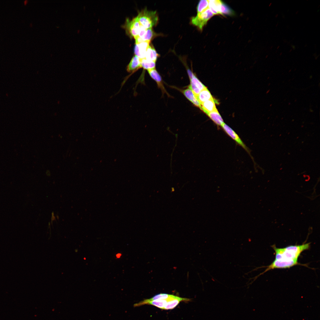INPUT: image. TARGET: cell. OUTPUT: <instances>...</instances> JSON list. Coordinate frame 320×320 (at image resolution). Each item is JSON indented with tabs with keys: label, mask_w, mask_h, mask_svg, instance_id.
Returning a JSON list of instances; mask_svg holds the SVG:
<instances>
[{
	"label": "cell",
	"mask_w": 320,
	"mask_h": 320,
	"mask_svg": "<svg viewBox=\"0 0 320 320\" xmlns=\"http://www.w3.org/2000/svg\"><path fill=\"white\" fill-rule=\"evenodd\" d=\"M310 243L301 245H290L283 248H277L275 245L271 247L275 252V260H297L301 253L308 249Z\"/></svg>",
	"instance_id": "cell-1"
},
{
	"label": "cell",
	"mask_w": 320,
	"mask_h": 320,
	"mask_svg": "<svg viewBox=\"0 0 320 320\" xmlns=\"http://www.w3.org/2000/svg\"><path fill=\"white\" fill-rule=\"evenodd\" d=\"M136 17L140 24L146 29L156 25L158 21L156 12L146 9L140 12Z\"/></svg>",
	"instance_id": "cell-2"
},
{
	"label": "cell",
	"mask_w": 320,
	"mask_h": 320,
	"mask_svg": "<svg viewBox=\"0 0 320 320\" xmlns=\"http://www.w3.org/2000/svg\"><path fill=\"white\" fill-rule=\"evenodd\" d=\"M214 15L209 8L203 12L197 13L196 16L191 19L192 23L202 31L208 21Z\"/></svg>",
	"instance_id": "cell-3"
},
{
	"label": "cell",
	"mask_w": 320,
	"mask_h": 320,
	"mask_svg": "<svg viewBox=\"0 0 320 320\" xmlns=\"http://www.w3.org/2000/svg\"><path fill=\"white\" fill-rule=\"evenodd\" d=\"M297 265H304L299 263L297 260H285L275 259L270 265L265 267L266 268L262 274L274 269L289 268Z\"/></svg>",
	"instance_id": "cell-4"
},
{
	"label": "cell",
	"mask_w": 320,
	"mask_h": 320,
	"mask_svg": "<svg viewBox=\"0 0 320 320\" xmlns=\"http://www.w3.org/2000/svg\"><path fill=\"white\" fill-rule=\"evenodd\" d=\"M140 26L141 25L136 17L131 20L127 19L124 27L127 33L130 37L135 39L138 36Z\"/></svg>",
	"instance_id": "cell-5"
},
{
	"label": "cell",
	"mask_w": 320,
	"mask_h": 320,
	"mask_svg": "<svg viewBox=\"0 0 320 320\" xmlns=\"http://www.w3.org/2000/svg\"><path fill=\"white\" fill-rule=\"evenodd\" d=\"M221 126L224 132L230 137L246 151H248L247 147L239 135L233 129L225 123L223 124Z\"/></svg>",
	"instance_id": "cell-6"
},
{
	"label": "cell",
	"mask_w": 320,
	"mask_h": 320,
	"mask_svg": "<svg viewBox=\"0 0 320 320\" xmlns=\"http://www.w3.org/2000/svg\"><path fill=\"white\" fill-rule=\"evenodd\" d=\"M191 299L189 298L181 297L171 295L163 309H172L177 306L181 302H188Z\"/></svg>",
	"instance_id": "cell-7"
},
{
	"label": "cell",
	"mask_w": 320,
	"mask_h": 320,
	"mask_svg": "<svg viewBox=\"0 0 320 320\" xmlns=\"http://www.w3.org/2000/svg\"><path fill=\"white\" fill-rule=\"evenodd\" d=\"M150 42L143 41L136 44L134 51L135 55L140 59L145 58L146 52L149 45Z\"/></svg>",
	"instance_id": "cell-8"
},
{
	"label": "cell",
	"mask_w": 320,
	"mask_h": 320,
	"mask_svg": "<svg viewBox=\"0 0 320 320\" xmlns=\"http://www.w3.org/2000/svg\"><path fill=\"white\" fill-rule=\"evenodd\" d=\"M206 87L194 75L190 79L189 88L196 97L200 92Z\"/></svg>",
	"instance_id": "cell-9"
},
{
	"label": "cell",
	"mask_w": 320,
	"mask_h": 320,
	"mask_svg": "<svg viewBox=\"0 0 320 320\" xmlns=\"http://www.w3.org/2000/svg\"><path fill=\"white\" fill-rule=\"evenodd\" d=\"M141 68L140 59L136 55H135L128 65L127 70L129 72L133 73Z\"/></svg>",
	"instance_id": "cell-10"
},
{
	"label": "cell",
	"mask_w": 320,
	"mask_h": 320,
	"mask_svg": "<svg viewBox=\"0 0 320 320\" xmlns=\"http://www.w3.org/2000/svg\"><path fill=\"white\" fill-rule=\"evenodd\" d=\"M208 1L209 8L214 15H221L220 7L223 2L219 0H209Z\"/></svg>",
	"instance_id": "cell-11"
},
{
	"label": "cell",
	"mask_w": 320,
	"mask_h": 320,
	"mask_svg": "<svg viewBox=\"0 0 320 320\" xmlns=\"http://www.w3.org/2000/svg\"><path fill=\"white\" fill-rule=\"evenodd\" d=\"M201 105V109L207 114L217 109L213 98L204 102Z\"/></svg>",
	"instance_id": "cell-12"
},
{
	"label": "cell",
	"mask_w": 320,
	"mask_h": 320,
	"mask_svg": "<svg viewBox=\"0 0 320 320\" xmlns=\"http://www.w3.org/2000/svg\"><path fill=\"white\" fill-rule=\"evenodd\" d=\"M183 93L185 97L194 105L201 108V105L197 97L189 88L184 90L183 91Z\"/></svg>",
	"instance_id": "cell-13"
},
{
	"label": "cell",
	"mask_w": 320,
	"mask_h": 320,
	"mask_svg": "<svg viewBox=\"0 0 320 320\" xmlns=\"http://www.w3.org/2000/svg\"><path fill=\"white\" fill-rule=\"evenodd\" d=\"M197 98L200 105L207 100L213 99L210 92L206 87L200 92Z\"/></svg>",
	"instance_id": "cell-14"
},
{
	"label": "cell",
	"mask_w": 320,
	"mask_h": 320,
	"mask_svg": "<svg viewBox=\"0 0 320 320\" xmlns=\"http://www.w3.org/2000/svg\"><path fill=\"white\" fill-rule=\"evenodd\" d=\"M154 36V33L151 28L147 29L144 35L141 37H137L135 39V44L139 43L143 41L150 42Z\"/></svg>",
	"instance_id": "cell-15"
},
{
	"label": "cell",
	"mask_w": 320,
	"mask_h": 320,
	"mask_svg": "<svg viewBox=\"0 0 320 320\" xmlns=\"http://www.w3.org/2000/svg\"><path fill=\"white\" fill-rule=\"evenodd\" d=\"M148 71L151 76L157 82L159 87L161 88L164 92L165 91L162 83L161 77L155 68L148 70Z\"/></svg>",
	"instance_id": "cell-16"
},
{
	"label": "cell",
	"mask_w": 320,
	"mask_h": 320,
	"mask_svg": "<svg viewBox=\"0 0 320 320\" xmlns=\"http://www.w3.org/2000/svg\"><path fill=\"white\" fill-rule=\"evenodd\" d=\"M207 115L218 125L221 126L224 123L217 109L209 113Z\"/></svg>",
	"instance_id": "cell-17"
},
{
	"label": "cell",
	"mask_w": 320,
	"mask_h": 320,
	"mask_svg": "<svg viewBox=\"0 0 320 320\" xmlns=\"http://www.w3.org/2000/svg\"><path fill=\"white\" fill-rule=\"evenodd\" d=\"M159 56L154 48L151 45H149L146 52L145 58L156 62Z\"/></svg>",
	"instance_id": "cell-18"
},
{
	"label": "cell",
	"mask_w": 320,
	"mask_h": 320,
	"mask_svg": "<svg viewBox=\"0 0 320 320\" xmlns=\"http://www.w3.org/2000/svg\"><path fill=\"white\" fill-rule=\"evenodd\" d=\"M142 68L147 70L155 68L156 62L147 60L145 58L140 59Z\"/></svg>",
	"instance_id": "cell-19"
},
{
	"label": "cell",
	"mask_w": 320,
	"mask_h": 320,
	"mask_svg": "<svg viewBox=\"0 0 320 320\" xmlns=\"http://www.w3.org/2000/svg\"><path fill=\"white\" fill-rule=\"evenodd\" d=\"M169 297L168 299H166L156 300H154L147 303L146 304L152 305L159 308L163 309L164 307L167 303Z\"/></svg>",
	"instance_id": "cell-20"
},
{
	"label": "cell",
	"mask_w": 320,
	"mask_h": 320,
	"mask_svg": "<svg viewBox=\"0 0 320 320\" xmlns=\"http://www.w3.org/2000/svg\"><path fill=\"white\" fill-rule=\"evenodd\" d=\"M208 8H209L208 0H200L199 3L197 8V13H201Z\"/></svg>",
	"instance_id": "cell-21"
},
{
	"label": "cell",
	"mask_w": 320,
	"mask_h": 320,
	"mask_svg": "<svg viewBox=\"0 0 320 320\" xmlns=\"http://www.w3.org/2000/svg\"><path fill=\"white\" fill-rule=\"evenodd\" d=\"M221 15H232L234 14L233 10L223 2H222L220 7Z\"/></svg>",
	"instance_id": "cell-22"
},
{
	"label": "cell",
	"mask_w": 320,
	"mask_h": 320,
	"mask_svg": "<svg viewBox=\"0 0 320 320\" xmlns=\"http://www.w3.org/2000/svg\"><path fill=\"white\" fill-rule=\"evenodd\" d=\"M187 72L190 79L194 76V75L190 70L188 69Z\"/></svg>",
	"instance_id": "cell-23"
},
{
	"label": "cell",
	"mask_w": 320,
	"mask_h": 320,
	"mask_svg": "<svg viewBox=\"0 0 320 320\" xmlns=\"http://www.w3.org/2000/svg\"><path fill=\"white\" fill-rule=\"evenodd\" d=\"M28 2V0H25V1H24V4L25 5H26L27 4Z\"/></svg>",
	"instance_id": "cell-24"
},
{
	"label": "cell",
	"mask_w": 320,
	"mask_h": 320,
	"mask_svg": "<svg viewBox=\"0 0 320 320\" xmlns=\"http://www.w3.org/2000/svg\"><path fill=\"white\" fill-rule=\"evenodd\" d=\"M292 48L293 49H295V47L294 45L292 46Z\"/></svg>",
	"instance_id": "cell-25"
},
{
	"label": "cell",
	"mask_w": 320,
	"mask_h": 320,
	"mask_svg": "<svg viewBox=\"0 0 320 320\" xmlns=\"http://www.w3.org/2000/svg\"><path fill=\"white\" fill-rule=\"evenodd\" d=\"M278 14H276V15H275V17H276V18H277V17H278Z\"/></svg>",
	"instance_id": "cell-26"
},
{
	"label": "cell",
	"mask_w": 320,
	"mask_h": 320,
	"mask_svg": "<svg viewBox=\"0 0 320 320\" xmlns=\"http://www.w3.org/2000/svg\"><path fill=\"white\" fill-rule=\"evenodd\" d=\"M272 4V3H270V4H269V5H268V6L269 7H270L271 6V4Z\"/></svg>",
	"instance_id": "cell-27"
},
{
	"label": "cell",
	"mask_w": 320,
	"mask_h": 320,
	"mask_svg": "<svg viewBox=\"0 0 320 320\" xmlns=\"http://www.w3.org/2000/svg\"><path fill=\"white\" fill-rule=\"evenodd\" d=\"M269 91H270V89H269V90H268V91H267V92L266 93V94L268 93Z\"/></svg>",
	"instance_id": "cell-28"
},
{
	"label": "cell",
	"mask_w": 320,
	"mask_h": 320,
	"mask_svg": "<svg viewBox=\"0 0 320 320\" xmlns=\"http://www.w3.org/2000/svg\"><path fill=\"white\" fill-rule=\"evenodd\" d=\"M298 12H299V11H297V12H296L295 13V14H297V13H298Z\"/></svg>",
	"instance_id": "cell-29"
},
{
	"label": "cell",
	"mask_w": 320,
	"mask_h": 320,
	"mask_svg": "<svg viewBox=\"0 0 320 320\" xmlns=\"http://www.w3.org/2000/svg\"><path fill=\"white\" fill-rule=\"evenodd\" d=\"M268 55H266V56H265V58H267L268 57Z\"/></svg>",
	"instance_id": "cell-30"
},
{
	"label": "cell",
	"mask_w": 320,
	"mask_h": 320,
	"mask_svg": "<svg viewBox=\"0 0 320 320\" xmlns=\"http://www.w3.org/2000/svg\"><path fill=\"white\" fill-rule=\"evenodd\" d=\"M279 47H280V46H278V47H277V49H279Z\"/></svg>",
	"instance_id": "cell-31"
},
{
	"label": "cell",
	"mask_w": 320,
	"mask_h": 320,
	"mask_svg": "<svg viewBox=\"0 0 320 320\" xmlns=\"http://www.w3.org/2000/svg\"><path fill=\"white\" fill-rule=\"evenodd\" d=\"M282 52H281L280 54V55H282Z\"/></svg>",
	"instance_id": "cell-32"
},
{
	"label": "cell",
	"mask_w": 320,
	"mask_h": 320,
	"mask_svg": "<svg viewBox=\"0 0 320 320\" xmlns=\"http://www.w3.org/2000/svg\"><path fill=\"white\" fill-rule=\"evenodd\" d=\"M292 51V49H290V51H289V52H291Z\"/></svg>",
	"instance_id": "cell-33"
},
{
	"label": "cell",
	"mask_w": 320,
	"mask_h": 320,
	"mask_svg": "<svg viewBox=\"0 0 320 320\" xmlns=\"http://www.w3.org/2000/svg\"><path fill=\"white\" fill-rule=\"evenodd\" d=\"M278 25V23H277V24H276V27H277V25Z\"/></svg>",
	"instance_id": "cell-34"
},
{
	"label": "cell",
	"mask_w": 320,
	"mask_h": 320,
	"mask_svg": "<svg viewBox=\"0 0 320 320\" xmlns=\"http://www.w3.org/2000/svg\"><path fill=\"white\" fill-rule=\"evenodd\" d=\"M272 47H273V46H271V48H270V49H271V48H272Z\"/></svg>",
	"instance_id": "cell-35"
},
{
	"label": "cell",
	"mask_w": 320,
	"mask_h": 320,
	"mask_svg": "<svg viewBox=\"0 0 320 320\" xmlns=\"http://www.w3.org/2000/svg\"><path fill=\"white\" fill-rule=\"evenodd\" d=\"M320 6V5H319V6H318V8H319V7Z\"/></svg>",
	"instance_id": "cell-36"
},
{
	"label": "cell",
	"mask_w": 320,
	"mask_h": 320,
	"mask_svg": "<svg viewBox=\"0 0 320 320\" xmlns=\"http://www.w3.org/2000/svg\"><path fill=\"white\" fill-rule=\"evenodd\" d=\"M307 46V44L305 45V46Z\"/></svg>",
	"instance_id": "cell-37"
}]
</instances>
